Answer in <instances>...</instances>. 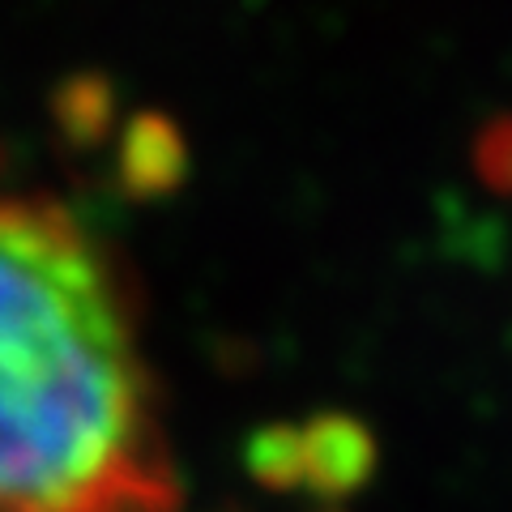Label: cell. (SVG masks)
<instances>
[{"instance_id": "6da1fadb", "label": "cell", "mask_w": 512, "mask_h": 512, "mask_svg": "<svg viewBox=\"0 0 512 512\" xmlns=\"http://www.w3.org/2000/svg\"><path fill=\"white\" fill-rule=\"evenodd\" d=\"M0 512H180L133 295L64 205L0 192Z\"/></svg>"}, {"instance_id": "3957f363", "label": "cell", "mask_w": 512, "mask_h": 512, "mask_svg": "<svg viewBox=\"0 0 512 512\" xmlns=\"http://www.w3.org/2000/svg\"><path fill=\"white\" fill-rule=\"evenodd\" d=\"M478 163H483V175L495 184L512 192V120L495 124L483 133V146H478Z\"/></svg>"}, {"instance_id": "7a4b0ae2", "label": "cell", "mask_w": 512, "mask_h": 512, "mask_svg": "<svg viewBox=\"0 0 512 512\" xmlns=\"http://www.w3.org/2000/svg\"><path fill=\"white\" fill-rule=\"evenodd\" d=\"M184 171V141L163 116H141L124 137L120 150V175L128 192H167Z\"/></svg>"}]
</instances>
